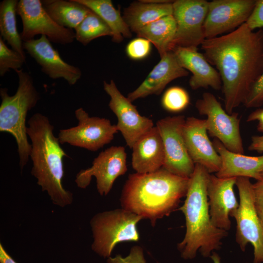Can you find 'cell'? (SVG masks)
Here are the masks:
<instances>
[{"label":"cell","mask_w":263,"mask_h":263,"mask_svg":"<svg viewBox=\"0 0 263 263\" xmlns=\"http://www.w3.org/2000/svg\"><path fill=\"white\" fill-rule=\"evenodd\" d=\"M201 47L220 75L225 110L232 114L263 74V29L254 31L244 23L228 33L205 39Z\"/></svg>","instance_id":"obj_1"},{"label":"cell","mask_w":263,"mask_h":263,"mask_svg":"<svg viewBox=\"0 0 263 263\" xmlns=\"http://www.w3.org/2000/svg\"><path fill=\"white\" fill-rule=\"evenodd\" d=\"M189 180L163 168L151 173L130 174L122 190L121 207L149 220L154 226L178 208Z\"/></svg>","instance_id":"obj_2"},{"label":"cell","mask_w":263,"mask_h":263,"mask_svg":"<svg viewBox=\"0 0 263 263\" xmlns=\"http://www.w3.org/2000/svg\"><path fill=\"white\" fill-rule=\"evenodd\" d=\"M209 175L204 167L195 165L186 199L179 208L185 216L186 231L177 249L184 260L194 259L198 250L204 257H209L214 250L220 249L222 240L228 234L211 220L207 193Z\"/></svg>","instance_id":"obj_3"},{"label":"cell","mask_w":263,"mask_h":263,"mask_svg":"<svg viewBox=\"0 0 263 263\" xmlns=\"http://www.w3.org/2000/svg\"><path fill=\"white\" fill-rule=\"evenodd\" d=\"M27 123V133L31 141V174L53 204L61 207L70 205L73 194L62 185L63 159L68 155L61 148L58 137L54 135V126L48 118L40 113L33 114Z\"/></svg>","instance_id":"obj_4"},{"label":"cell","mask_w":263,"mask_h":263,"mask_svg":"<svg viewBox=\"0 0 263 263\" xmlns=\"http://www.w3.org/2000/svg\"><path fill=\"white\" fill-rule=\"evenodd\" d=\"M15 72L18 77V87L15 94L10 95L7 88L0 89V132L9 133L15 139L22 172L31 151V144L28 140L26 117L28 112L36 106L40 96L30 74L22 69Z\"/></svg>","instance_id":"obj_5"},{"label":"cell","mask_w":263,"mask_h":263,"mask_svg":"<svg viewBox=\"0 0 263 263\" xmlns=\"http://www.w3.org/2000/svg\"><path fill=\"white\" fill-rule=\"evenodd\" d=\"M142 219L122 207L95 214L90 222L93 238L92 250L100 257L108 259L117 244L138 242L140 236L137 225Z\"/></svg>","instance_id":"obj_6"},{"label":"cell","mask_w":263,"mask_h":263,"mask_svg":"<svg viewBox=\"0 0 263 263\" xmlns=\"http://www.w3.org/2000/svg\"><path fill=\"white\" fill-rule=\"evenodd\" d=\"M239 206L233 214L236 222V241L244 252L250 243L253 247V263L263 262V226L254 205L253 184L249 178L238 177Z\"/></svg>","instance_id":"obj_7"},{"label":"cell","mask_w":263,"mask_h":263,"mask_svg":"<svg viewBox=\"0 0 263 263\" xmlns=\"http://www.w3.org/2000/svg\"><path fill=\"white\" fill-rule=\"evenodd\" d=\"M195 107L200 114L207 116V128L210 136L229 150L244 154L240 118L237 113H228L214 95L207 92L197 100Z\"/></svg>","instance_id":"obj_8"},{"label":"cell","mask_w":263,"mask_h":263,"mask_svg":"<svg viewBox=\"0 0 263 263\" xmlns=\"http://www.w3.org/2000/svg\"><path fill=\"white\" fill-rule=\"evenodd\" d=\"M75 113L78 124L59 131L58 138L61 144L67 143L95 151L109 144L118 132L116 125L112 124L109 119L90 117L81 107L76 109Z\"/></svg>","instance_id":"obj_9"},{"label":"cell","mask_w":263,"mask_h":263,"mask_svg":"<svg viewBox=\"0 0 263 263\" xmlns=\"http://www.w3.org/2000/svg\"><path fill=\"white\" fill-rule=\"evenodd\" d=\"M17 12L22 21L20 35L23 42L33 39L38 35L46 36L51 42L61 45L71 43L75 39L74 30L56 23L44 8L41 0H20Z\"/></svg>","instance_id":"obj_10"},{"label":"cell","mask_w":263,"mask_h":263,"mask_svg":"<svg viewBox=\"0 0 263 263\" xmlns=\"http://www.w3.org/2000/svg\"><path fill=\"white\" fill-rule=\"evenodd\" d=\"M184 115L167 116L156 123L162 139L165 159L163 168L178 176L190 178L195 164L188 153L183 136Z\"/></svg>","instance_id":"obj_11"},{"label":"cell","mask_w":263,"mask_h":263,"mask_svg":"<svg viewBox=\"0 0 263 263\" xmlns=\"http://www.w3.org/2000/svg\"><path fill=\"white\" fill-rule=\"evenodd\" d=\"M128 170L127 154L122 146H112L99 153L91 167L81 169L76 174L75 183L77 187L85 189L93 177L96 179V188L101 196H106L113 183Z\"/></svg>","instance_id":"obj_12"},{"label":"cell","mask_w":263,"mask_h":263,"mask_svg":"<svg viewBox=\"0 0 263 263\" xmlns=\"http://www.w3.org/2000/svg\"><path fill=\"white\" fill-rule=\"evenodd\" d=\"M208 3L206 0L173 1L172 15L177 28L171 51L177 47L197 48L202 44Z\"/></svg>","instance_id":"obj_13"},{"label":"cell","mask_w":263,"mask_h":263,"mask_svg":"<svg viewBox=\"0 0 263 263\" xmlns=\"http://www.w3.org/2000/svg\"><path fill=\"white\" fill-rule=\"evenodd\" d=\"M103 89L110 97L109 107L117 117L116 128L132 149L142 135L154 127L153 122L139 113L132 102L119 91L113 80L109 83L104 81Z\"/></svg>","instance_id":"obj_14"},{"label":"cell","mask_w":263,"mask_h":263,"mask_svg":"<svg viewBox=\"0 0 263 263\" xmlns=\"http://www.w3.org/2000/svg\"><path fill=\"white\" fill-rule=\"evenodd\" d=\"M256 0H213L209 2L204 24L205 39L231 32L245 23Z\"/></svg>","instance_id":"obj_15"},{"label":"cell","mask_w":263,"mask_h":263,"mask_svg":"<svg viewBox=\"0 0 263 263\" xmlns=\"http://www.w3.org/2000/svg\"><path fill=\"white\" fill-rule=\"evenodd\" d=\"M23 47L50 78H63L70 85H75L81 78L80 68L65 62L46 36L23 42Z\"/></svg>","instance_id":"obj_16"},{"label":"cell","mask_w":263,"mask_h":263,"mask_svg":"<svg viewBox=\"0 0 263 263\" xmlns=\"http://www.w3.org/2000/svg\"><path fill=\"white\" fill-rule=\"evenodd\" d=\"M207 133L206 119L192 116L186 119L183 136L189 156L195 164L202 166L209 173H216L221 159Z\"/></svg>","instance_id":"obj_17"},{"label":"cell","mask_w":263,"mask_h":263,"mask_svg":"<svg viewBox=\"0 0 263 263\" xmlns=\"http://www.w3.org/2000/svg\"><path fill=\"white\" fill-rule=\"evenodd\" d=\"M236 179L212 174L209 177L207 193L211 220L216 227L225 231L231 227L229 217L239 206L234 190Z\"/></svg>","instance_id":"obj_18"},{"label":"cell","mask_w":263,"mask_h":263,"mask_svg":"<svg viewBox=\"0 0 263 263\" xmlns=\"http://www.w3.org/2000/svg\"><path fill=\"white\" fill-rule=\"evenodd\" d=\"M172 51L180 66L192 73L189 81L192 89L208 87L215 90L221 89L222 84L218 72L197 48L177 47Z\"/></svg>","instance_id":"obj_19"},{"label":"cell","mask_w":263,"mask_h":263,"mask_svg":"<svg viewBox=\"0 0 263 263\" xmlns=\"http://www.w3.org/2000/svg\"><path fill=\"white\" fill-rule=\"evenodd\" d=\"M188 75V71L180 66L173 52H169L161 57L144 81L127 97L132 102L150 95H159L169 82Z\"/></svg>","instance_id":"obj_20"},{"label":"cell","mask_w":263,"mask_h":263,"mask_svg":"<svg viewBox=\"0 0 263 263\" xmlns=\"http://www.w3.org/2000/svg\"><path fill=\"white\" fill-rule=\"evenodd\" d=\"M132 149V165L136 173H151L163 168L165 159L164 148L156 126L142 135Z\"/></svg>","instance_id":"obj_21"},{"label":"cell","mask_w":263,"mask_h":263,"mask_svg":"<svg viewBox=\"0 0 263 263\" xmlns=\"http://www.w3.org/2000/svg\"><path fill=\"white\" fill-rule=\"evenodd\" d=\"M221 159V165L216 175L220 178L246 177L262 180L263 155L252 156L232 152L218 140L212 142Z\"/></svg>","instance_id":"obj_22"},{"label":"cell","mask_w":263,"mask_h":263,"mask_svg":"<svg viewBox=\"0 0 263 263\" xmlns=\"http://www.w3.org/2000/svg\"><path fill=\"white\" fill-rule=\"evenodd\" d=\"M153 3L143 0L132 2L124 11L123 18L131 31L136 33L145 25L172 15V2Z\"/></svg>","instance_id":"obj_23"},{"label":"cell","mask_w":263,"mask_h":263,"mask_svg":"<svg viewBox=\"0 0 263 263\" xmlns=\"http://www.w3.org/2000/svg\"><path fill=\"white\" fill-rule=\"evenodd\" d=\"M176 28L175 19L171 15L145 25L136 33L138 38H144L152 43L161 57L171 51Z\"/></svg>","instance_id":"obj_24"},{"label":"cell","mask_w":263,"mask_h":263,"mask_svg":"<svg viewBox=\"0 0 263 263\" xmlns=\"http://www.w3.org/2000/svg\"><path fill=\"white\" fill-rule=\"evenodd\" d=\"M43 6L53 19L60 26L75 29L91 10L75 0H43Z\"/></svg>","instance_id":"obj_25"},{"label":"cell","mask_w":263,"mask_h":263,"mask_svg":"<svg viewBox=\"0 0 263 263\" xmlns=\"http://www.w3.org/2000/svg\"><path fill=\"white\" fill-rule=\"evenodd\" d=\"M97 14L112 32V41L119 43L123 38H130L132 34L121 16L120 9L113 6L111 0H75Z\"/></svg>","instance_id":"obj_26"},{"label":"cell","mask_w":263,"mask_h":263,"mask_svg":"<svg viewBox=\"0 0 263 263\" xmlns=\"http://www.w3.org/2000/svg\"><path fill=\"white\" fill-rule=\"evenodd\" d=\"M19 1L3 0L0 3V37L12 49L25 56L23 41L17 26L16 14Z\"/></svg>","instance_id":"obj_27"},{"label":"cell","mask_w":263,"mask_h":263,"mask_svg":"<svg viewBox=\"0 0 263 263\" xmlns=\"http://www.w3.org/2000/svg\"><path fill=\"white\" fill-rule=\"evenodd\" d=\"M75 30V39L83 45L95 38L113 35L107 24L92 10Z\"/></svg>","instance_id":"obj_28"},{"label":"cell","mask_w":263,"mask_h":263,"mask_svg":"<svg viewBox=\"0 0 263 263\" xmlns=\"http://www.w3.org/2000/svg\"><path fill=\"white\" fill-rule=\"evenodd\" d=\"M190 101L188 93L183 88L174 86L169 88L162 98V105L167 111L178 113L185 109Z\"/></svg>","instance_id":"obj_29"},{"label":"cell","mask_w":263,"mask_h":263,"mask_svg":"<svg viewBox=\"0 0 263 263\" xmlns=\"http://www.w3.org/2000/svg\"><path fill=\"white\" fill-rule=\"evenodd\" d=\"M26 57L12 48H9L0 37V75L3 76L10 69H21Z\"/></svg>","instance_id":"obj_30"},{"label":"cell","mask_w":263,"mask_h":263,"mask_svg":"<svg viewBox=\"0 0 263 263\" xmlns=\"http://www.w3.org/2000/svg\"><path fill=\"white\" fill-rule=\"evenodd\" d=\"M151 50V43L142 38H137L131 40L127 46L126 53L131 58L140 60L147 57Z\"/></svg>","instance_id":"obj_31"},{"label":"cell","mask_w":263,"mask_h":263,"mask_svg":"<svg viewBox=\"0 0 263 263\" xmlns=\"http://www.w3.org/2000/svg\"><path fill=\"white\" fill-rule=\"evenodd\" d=\"M263 104V72L251 87L244 105L247 108L259 107Z\"/></svg>","instance_id":"obj_32"},{"label":"cell","mask_w":263,"mask_h":263,"mask_svg":"<svg viewBox=\"0 0 263 263\" xmlns=\"http://www.w3.org/2000/svg\"><path fill=\"white\" fill-rule=\"evenodd\" d=\"M107 263H146L143 248L139 245L133 246L126 257L117 255L107 259Z\"/></svg>","instance_id":"obj_33"},{"label":"cell","mask_w":263,"mask_h":263,"mask_svg":"<svg viewBox=\"0 0 263 263\" xmlns=\"http://www.w3.org/2000/svg\"><path fill=\"white\" fill-rule=\"evenodd\" d=\"M245 23L252 31L263 27V0H256L254 7Z\"/></svg>","instance_id":"obj_34"},{"label":"cell","mask_w":263,"mask_h":263,"mask_svg":"<svg viewBox=\"0 0 263 263\" xmlns=\"http://www.w3.org/2000/svg\"><path fill=\"white\" fill-rule=\"evenodd\" d=\"M254 205L256 211L263 226V181L253 184Z\"/></svg>","instance_id":"obj_35"},{"label":"cell","mask_w":263,"mask_h":263,"mask_svg":"<svg viewBox=\"0 0 263 263\" xmlns=\"http://www.w3.org/2000/svg\"><path fill=\"white\" fill-rule=\"evenodd\" d=\"M247 122L258 121L257 130L263 132V109H258L252 112L247 117Z\"/></svg>","instance_id":"obj_36"},{"label":"cell","mask_w":263,"mask_h":263,"mask_svg":"<svg viewBox=\"0 0 263 263\" xmlns=\"http://www.w3.org/2000/svg\"><path fill=\"white\" fill-rule=\"evenodd\" d=\"M248 150L251 151L263 152V135L252 136Z\"/></svg>","instance_id":"obj_37"},{"label":"cell","mask_w":263,"mask_h":263,"mask_svg":"<svg viewBox=\"0 0 263 263\" xmlns=\"http://www.w3.org/2000/svg\"><path fill=\"white\" fill-rule=\"evenodd\" d=\"M0 263H17L0 243Z\"/></svg>","instance_id":"obj_38"},{"label":"cell","mask_w":263,"mask_h":263,"mask_svg":"<svg viewBox=\"0 0 263 263\" xmlns=\"http://www.w3.org/2000/svg\"><path fill=\"white\" fill-rule=\"evenodd\" d=\"M209 257L211 258L213 263H221V258L216 252L214 251L212 252Z\"/></svg>","instance_id":"obj_39"},{"label":"cell","mask_w":263,"mask_h":263,"mask_svg":"<svg viewBox=\"0 0 263 263\" xmlns=\"http://www.w3.org/2000/svg\"><path fill=\"white\" fill-rule=\"evenodd\" d=\"M261 180L262 181H263V171H262L261 172Z\"/></svg>","instance_id":"obj_40"}]
</instances>
